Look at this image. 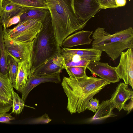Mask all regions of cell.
Masks as SVG:
<instances>
[{"mask_svg":"<svg viewBox=\"0 0 133 133\" xmlns=\"http://www.w3.org/2000/svg\"><path fill=\"white\" fill-rule=\"evenodd\" d=\"M110 84L101 78L87 76L77 78L64 76L61 85L68 99L67 110L71 114L84 112L89 100Z\"/></svg>","mask_w":133,"mask_h":133,"instance_id":"6da1fadb","label":"cell"},{"mask_svg":"<svg viewBox=\"0 0 133 133\" xmlns=\"http://www.w3.org/2000/svg\"><path fill=\"white\" fill-rule=\"evenodd\" d=\"M56 41L60 47L67 37L81 30L87 23L80 20L74 8V0H45Z\"/></svg>","mask_w":133,"mask_h":133,"instance_id":"7a4b0ae2","label":"cell"},{"mask_svg":"<svg viewBox=\"0 0 133 133\" xmlns=\"http://www.w3.org/2000/svg\"><path fill=\"white\" fill-rule=\"evenodd\" d=\"M60 47L54 35L50 12L42 22L41 28L34 39L29 77L39 66L61 54Z\"/></svg>","mask_w":133,"mask_h":133,"instance_id":"3957f363","label":"cell"},{"mask_svg":"<svg viewBox=\"0 0 133 133\" xmlns=\"http://www.w3.org/2000/svg\"><path fill=\"white\" fill-rule=\"evenodd\" d=\"M98 27L92 34V48L104 51L113 61L125 50L133 48V29L128 28L111 34Z\"/></svg>","mask_w":133,"mask_h":133,"instance_id":"277c9868","label":"cell"},{"mask_svg":"<svg viewBox=\"0 0 133 133\" xmlns=\"http://www.w3.org/2000/svg\"><path fill=\"white\" fill-rule=\"evenodd\" d=\"M42 25L41 21L30 19L19 22L13 28L6 30L11 38L19 41L29 42L34 39Z\"/></svg>","mask_w":133,"mask_h":133,"instance_id":"5b68a950","label":"cell"},{"mask_svg":"<svg viewBox=\"0 0 133 133\" xmlns=\"http://www.w3.org/2000/svg\"><path fill=\"white\" fill-rule=\"evenodd\" d=\"M6 29L3 28V37L6 51L20 61H28L31 65L34 39L29 42L16 41L9 36Z\"/></svg>","mask_w":133,"mask_h":133,"instance_id":"8992f818","label":"cell"},{"mask_svg":"<svg viewBox=\"0 0 133 133\" xmlns=\"http://www.w3.org/2000/svg\"><path fill=\"white\" fill-rule=\"evenodd\" d=\"M120 79L124 83L133 87V50L128 49L125 52H122L119 64L114 67Z\"/></svg>","mask_w":133,"mask_h":133,"instance_id":"52a82bcc","label":"cell"},{"mask_svg":"<svg viewBox=\"0 0 133 133\" xmlns=\"http://www.w3.org/2000/svg\"><path fill=\"white\" fill-rule=\"evenodd\" d=\"M61 54L64 60L71 59H81L90 62H99L101 59L102 51L93 48L71 49L60 47Z\"/></svg>","mask_w":133,"mask_h":133,"instance_id":"ba28073f","label":"cell"},{"mask_svg":"<svg viewBox=\"0 0 133 133\" xmlns=\"http://www.w3.org/2000/svg\"><path fill=\"white\" fill-rule=\"evenodd\" d=\"M74 4L78 17L87 23L100 9L98 0H74Z\"/></svg>","mask_w":133,"mask_h":133,"instance_id":"9c48e42d","label":"cell"},{"mask_svg":"<svg viewBox=\"0 0 133 133\" xmlns=\"http://www.w3.org/2000/svg\"><path fill=\"white\" fill-rule=\"evenodd\" d=\"M87 68L91 74L98 76L110 83H114L119 81L120 79L114 67L110 65L107 63L90 62Z\"/></svg>","mask_w":133,"mask_h":133,"instance_id":"30bf717a","label":"cell"},{"mask_svg":"<svg viewBox=\"0 0 133 133\" xmlns=\"http://www.w3.org/2000/svg\"><path fill=\"white\" fill-rule=\"evenodd\" d=\"M61 72L59 71L53 74L41 76L32 75L29 77L21 92L22 98L25 101L31 91L40 84L48 82L57 84L61 83L60 73Z\"/></svg>","mask_w":133,"mask_h":133,"instance_id":"8fae6325","label":"cell"},{"mask_svg":"<svg viewBox=\"0 0 133 133\" xmlns=\"http://www.w3.org/2000/svg\"><path fill=\"white\" fill-rule=\"evenodd\" d=\"M133 97V91L124 83H119L112 95L110 99L114 108L119 111L123 109L126 102Z\"/></svg>","mask_w":133,"mask_h":133,"instance_id":"7c38bea8","label":"cell"},{"mask_svg":"<svg viewBox=\"0 0 133 133\" xmlns=\"http://www.w3.org/2000/svg\"><path fill=\"white\" fill-rule=\"evenodd\" d=\"M65 68L64 58L60 54L38 67L32 75L41 76L51 74L59 71L61 72Z\"/></svg>","mask_w":133,"mask_h":133,"instance_id":"4fadbf2b","label":"cell"},{"mask_svg":"<svg viewBox=\"0 0 133 133\" xmlns=\"http://www.w3.org/2000/svg\"><path fill=\"white\" fill-rule=\"evenodd\" d=\"M92 32L87 30L77 31L65 38L62 43L61 47L70 48L79 45L90 44L92 41L90 38Z\"/></svg>","mask_w":133,"mask_h":133,"instance_id":"5bb4252c","label":"cell"},{"mask_svg":"<svg viewBox=\"0 0 133 133\" xmlns=\"http://www.w3.org/2000/svg\"><path fill=\"white\" fill-rule=\"evenodd\" d=\"M15 82L12 85L13 88L22 92L29 76L31 65L26 60L19 61Z\"/></svg>","mask_w":133,"mask_h":133,"instance_id":"9a60e30c","label":"cell"},{"mask_svg":"<svg viewBox=\"0 0 133 133\" xmlns=\"http://www.w3.org/2000/svg\"><path fill=\"white\" fill-rule=\"evenodd\" d=\"M2 4L3 9L0 16V23L2 25L7 19L22 13L26 8L6 0H2Z\"/></svg>","mask_w":133,"mask_h":133,"instance_id":"2e32d148","label":"cell"},{"mask_svg":"<svg viewBox=\"0 0 133 133\" xmlns=\"http://www.w3.org/2000/svg\"><path fill=\"white\" fill-rule=\"evenodd\" d=\"M114 109V108L110 99L103 101L90 121L102 120L116 116V114L113 112Z\"/></svg>","mask_w":133,"mask_h":133,"instance_id":"e0dca14e","label":"cell"},{"mask_svg":"<svg viewBox=\"0 0 133 133\" xmlns=\"http://www.w3.org/2000/svg\"><path fill=\"white\" fill-rule=\"evenodd\" d=\"M49 13V9L26 7L21 16L19 22L33 19L39 20L42 22Z\"/></svg>","mask_w":133,"mask_h":133,"instance_id":"ac0fdd59","label":"cell"},{"mask_svg":"<svg viewBox=\"0 0 133 133\" xmlns=\"http://www.w3.org/2000/svg\"><path fill=\"white\" fill-rule=\"evenodd\" d=\"M20 61L7 52L6 63L8 74L9 78L12 85L14 84L16 80L18 69V63Z\"/></svg>","mask_w":133,"mask_h":133,"instance_id":"d6986e66","label":"cell"},{"mask_svg":"<svg viewBox=\"0 0 133 133\" xmlns=\"http://www.w3.org/2000/svg\"><path fill=\"white\" fill-rule=\"evenodd\" d=\"M13 88L8 76L4 75L0 72V94L12 99Z\"/></svg>","mask_w":133,"mask_h":133,"instance_id":"ffe728a7","label":"cell"},{"mask_svg":"<svg viewBox=\"0 0 133 133\" xmlns=\"http://www.w3.org/2000/svg\"><path fill=\"white\" fill-rule=\"evenodd\" d=\"M0 72L4 75H8L6 63L7 52L6 49L3 37V28L0 23Z\"/></svg>","mask_w":133,"mask_h":133,"instance_id":"44dd1931","label":"cell"},{"mask_svg":"<svg viewBox=\"0 0 133 133\" xmlns=\"http://www.w3.org/2000/svg\"><path fill=\"white\" fill-rule=\"evenodd\" d=\"M23 7L48 9L45 0H6Z\"/></svg>","mask_w":133,"mask_h":133,"instance_id":"7402d4cb","label":"cell"},{"mask_svg":"<svg viewBox=\"0 0 133 133\" xmlns=\"http://www.w3.org/2000/svg\"><path fill=\"white\" fill-rule=\"evenodd\" d=\"M13 105L11 113L19 114L22 111L25 105V101L21 98L14 91H12Z\"/></svg>","mask_w":133,"mask_h":133,"instance_id":"603a6c76","label":"cell"},{"mask_svg":"<svg viewBox=\"0 0 133 133\" xmlns=\"http://www.w3.org/2000/svg\"><path fill=\"white\" fill-rule=\"evenodd\" d=\"M86 66H65V69L69 77L72 78H79L87 75L86 73Z\"/></svg>","mask_w":133,"mask_h":133,"instance_id":"cb8c5ba5","label":"cell"},{"mask_svg":"<svg viewBox=\"0 0 133 133\" xmlns=\"http://www.w3.org/2000/svg\"><path fill=\"white\" fill-rule=\"evenodd\" d=\"M13 99L0 94V114L9 111L12 108Z\"/></svg>","mask_w":133,"mask_h":133,"instance_id":"d4e9b609","label":"cell"},{"mask_svg":"<svg viewBox=\"0 0 133 133\" xmlns=\"http://www.w3.org/2000/svg\"><path fill=\"white\" fill-rule=\"evenodd\" d=\"M99 101L96 98L92 97L88 102L85 109L95 113L99 107Z\"/></svg>","mask_w":133,"mask_h":133,"instance_id":"484cf974","label":"cell"},{"mask_svg":"<svg viewBox=\"0 0 133 133\" xmlns=\"http://www.w3.org/2000/svg\"><path fill=\"white\" fill-rule=\"evenodd\" d=\"M100 9H106L108 8H113L118 7L115 0H98Z\"/></svg>","mask_w":133,"mask_h":133,"instance_id":"4316f807","label":"cell"},{"mask_svg":"<svg viewBox=\"0 0 133 133\" xmlns=\"http://www.w3.org/2000/svg\"><path fill=\"white\" fill-rule=\"evenodd\" d=\"M22 13L14 16L6 20L2 25L3 28H7L11 25L18 23L20 21V17Z\"/></svg>","mask_w":133,"mask_h":133,"instance_id":"83f0119b","label":"cell"},{"mask_svg":"<svg viewBox=\"0 0 133 133\" xmlns=\"http://www.w3.org/2000/svg\"><path fill=\"white\" fill-rule=\"evenodd\" d=\"M90 62L89 60L81 59L76 61H71L65 64V66L67 67L74 66H86Z\"/></svg>","mask_w":133,"mask_h":133,"instance_id":"f1b7e54d","label":"cell"},{"mask_svg":"<svg viewBox=\"0 0 133 133\" xmlns=\"http://www.w3.org/2000/svg\"><path fill=\"white\" fill-rule=\"evenodd\" d=\"M15 118L11 116V114L6 112L0 114V123H8L11 121L14 120Z\"/></svg>","mask_w":133,"mask_h":133,"instance_id":"f546056e","label":"cell"},{"mask_svg":"<svg viewBox=\"0 0 133 133\" xmlns=\"http://www.w3.org/2000/svg\"><path fill=\"white\" fill-rule=\"evenodd\" d=\"M133 97L130 99V102L128 104H125L123 108V109L127 112V114L129 113L132 110L133 107Z\"/></svg>","mask_w":133,"mask_h":133,"instance_id":"4dcf8cb0","label":"cell"},{"mask_svg":"<svg viewBox=\"0 0 133 133\" xmlns=\"http://www.w3.org/2000/svg\"><path fill=\"white\" fill-rule=\"evenodd\" d=\"M116 5L118 7L124 6L126 4V0H115Z\"/></svg>","mask_w":133,"mask_h":133,"instance_id":"1f68e13d","label":"cell"},{"mask_svg":"<svg viewBox=\"0 0 133 133\" xmlns=\"http://www.w3.org/2000/svg\"><path fill=\"white\" fill-rule=\"evenodd\" d=\"M2 2V0H0V16L1 15L3 9Z\"/></svg>","mask_w":133,"mask_h":133,"instance_id":"d6a6232c","label":"cell"},{"mask_svg":"<svg viewBox=\"0 0 133 133\" xmlns=\"http://www.w3.org/2000/svg\"><path fill=\"white\" fill-rule=\"evenodd\" d=\"M0 56H1V51L0 49Z\"/></svg>","mask_w":133,"mask_h":133,"instance_id":"836d02e7","label":"cell"}]
</instances>
